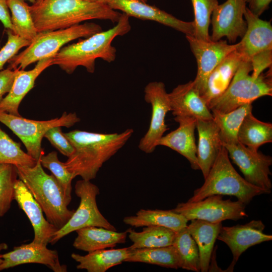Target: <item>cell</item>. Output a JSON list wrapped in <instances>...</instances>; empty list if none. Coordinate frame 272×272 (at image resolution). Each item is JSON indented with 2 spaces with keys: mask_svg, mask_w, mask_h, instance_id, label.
<instances>
[{
  "mask_svg": "<svg viewBox=\"0 0 272 272\" xmlns=\"http://www.w3.org/2000/svg\"><path fill=\"white\" fill-rule=\"evenodd\" d=\"M127 128L120 133H102L80 130L63 133L74 148L64 165L75 177L96 178L102 165L121 149L133 133Z\"/></svg>",
  "mask_w": 272,
  "mask_h": 272,
  "instance_id": "6da1fadb",
  "label": "cell"
},
{
  "mask_svg": "<svg viewBox=\"0 0 272 272\" xmlns=\"http://www.w3.org/2000/svg\"><path fill=\"white\" fill-rule=\"evenodd\" d=\"M29 9L38 33L67 28L94 19L117 23L122 14L104 3L84 0H43Z\"/></svg>",
  "mask_w": 272,
  "mask_h": 272,
  "instance_id": "7a4b0ae2",
  "label": "cell"
},
{
  "mask_svg": "<svg viewBox=\"0 0 272 272\" xmlns=\"http://www.w3.org/2000/svg\"><path fill=\"white\" fill-rule=\"evenodd\" d=\"M131 28L129 17L122 13L112 28L62 47L53 56L52 65H58L68 74H72L79 66L93 73L96 59L101 58L108 62L115 60L116 49L112 42L116 37L128 33Z\"/></svg>",
  "mask_w": 272,
  "mask_h": 272,
  "instance_id": "3957f363",
  "label": "cell"
},
{
  "mask_svg": "<svg viewBox=\"0 0 272 272\" xmlns=\"http://www.w3.org/2000/svg\"><path fill=\"white\" fill-rule=\"evenodd\" d=\"M16 166L19 179L30 191L47 220L58 230L63 227L75 211L68 209L71 199L66 196L55 177L44 171L39 159L33 167Z\"/></svg>",
  "mask_w": 272,
  "mask_h": 272,
  "instance_id": "277c9868",
  "label": "cell"
},
{
  "mask_svg": "<svg viewBox=\"0 0 272 272\" xmlns=\"http://www.w3.org/2000/svg\"><path fill=\"white\" fill-rule=\"evenodd\" d=\"M270 192L252 185L242 177L233 167L228 151L223 146L203 184L193 191L187 201H197L215 194L227 195L236 197L246 205L255 196Z\"/></svg>",
  "mask_w": 272,
  "mask_h": 272,
  "instance_id": "5b68a950",
  "label": "cell"
},
{
  "mask_svg": "<svg viewBox=\"0 0 272 272\" xmlns=\"http://www.w3.org/2000/svg\"><path fill=\"white\" fill-rule=\"evenodd\" d=\"M251 61L244 60L224 92L209 102L211 111L229 112L258 98L272 95L271 71L254 78Z\"/></svg>",
  "mask_w": 272,
  "mask_h": 272,
  "instance_id": "8992f818",
  "label": "cell"
},
{
  "mask_svg": "<svg viewBox=\"0 0 272 272\" xmlns=\"http://www.w3.org/2000/svg\"><path fill=\"white\" fill-rule=\"evenodd\" d=\"M102 31L94 23L86 22L71 27L38 33L30 45L9 61L8 69L24 70L31 63L54 56L65 44L80 38H87Z\"/></svg>",
  "mask_w": 272,
  "mask_h": 272,
  "instance_id": "52a82bcc",
  "label": "cell"
},
{
  "mask_svg": "<svg viewBox=\"0 0 272 272\" xmlns=\"http://www.w3.org/2000/svg\"><path fill=\"white\" fill-rule=\"evenodd\" d=\"M80 121V118L75 112H64L59 118L38 121L0 111V122L20 139L28 154L36 160L44 154L41 142L48 129L57 126L69 128Z\"/></svg>",
  "mask_w": 272,
  "mask_h": 272,
  "instance_id": "ba28073f",
  "label": "cell"
},
{
  "mask_svg": "<svg viewBox=\"0 0 272 272\" xmlns=\"http://www.w3.org/2000/svg\"><path fill=\"white\" fill-rule=\"evenodd\" d=\"M75 192L80 198L79 207L67 223L54 233L49 242L51 244L69 234L86 227L96 226L116 231L98 208L96 197L100 194V190L96 185L90 180H80L75 184Z\"/></svg>",
  "mask_w": 272,
  "mask_h": 272,
  "instance_id": "9c48e42d",
  "label": "cell"
},
{
  "mask_svg": "<svg viewBox=\"0 0 272 272\" xmlns=\"http://www.w3.org/2000/svg\"><path fill=\"white\" fill-rule=\"evenodd\" d=\"M245 206L238 200H225L222 195L215 194L197 201L179 203L172 210L188 221L198 219L217 223L226 220L237 221L247 217Z\"/></svg>",
  "mask_w": 272,
  "mask_h": 272,
  "instance_id": "30bf717a",
  "label": "cell"
},
{
  "mask_svg": "<svg viewBox=\"0 0 272 272\" xmlns=\"http://www.w3.org/2000/svg\"><path fill=\"white\" fill-rule=\"evenodd\" d=\"M145 101L151 106L152 113L149 128L140 141L138 147L147 154L153 153L159 140L169 128L165 123L168 112L171 111L168 93L161 82L149 83L144 89Z\"/></svg>",
  "mask_w": 272,
  "mask_h": 272,
  "instance_id": "8fae6325",
  "label": "cell"
},
{
  "mask_svg": "<svg viewBox=\"0 0 272 272\" xmlns=\"http://www.w3.org/2000/svg\"><path fill=\"white\" fill-rule=\"evenodd\" d=\"M228 151L229 158L236 165L249 183L260 188L271 191L272 184L269 175L272 157L260 151L252 150L243 145L223 146Z\"/></svg>",
  "mask_w": 272,
  "mask_h": 272,
  "instance_id": "7c38bea8",
  "label": "cell"
},
{
  "mask_svg": "<svg viewBox=\"0 0 272 272\" xmlns=\"http://www.w3.org/2000/svg\"><path fill=\"white\" fill-rule=\"evenodd\" d=\"M185 36L197 62V74L193 82L201 95L211 72L229 53L236 49L237 43L229 44L222 39L205 41L192 36Z\"/></svg>",
  "mask_w": 272,
  "mask_h": 272,
  "instance_id": "4fadbf2b",
  "label": "cell"
},
{
  "mask_svg": "<svg viewBox=\"0 0 272 272\" xmlns=\"http://www.w3.org/2000/svg\"><path fill=\"white\" fill-rule=\"evenodd\" d=\"M246 7L245 0H227L218 5L211 16V40L217 41L226 37L233 44L238 38H242L247 29L244 16Z\"/></svg>",
  "mask_w": 272,
  "mask_h": 272,
  "instance_id": "5bb4252c",
  "label": "cell"
},
{
  "mask_svg": "<svg viewBox=\"0 0 272 272\" xmlns=\"http://www.w3.org/2000/svg\"><path fill=\"white\" fill-rule=\"evenodd\" d=\"M114 10H119L129 17L155 21L184 33L194 36V24L181 20L154 6L140 0H99Z\"/></svg>",
  "mask_w": 272,
  "mask_h": 272,
  "instance_id": "9a60e30c",
  "label": "cell"
},
{
  "mask_svg": "<svg viewBox=\"0 0 272 272\" xmlns=\"http://www.w3.org/2000/svg\"><path fill=\"white\" fill-rule=\"evenodd\" d=\"M265 225L260 220L231 227H222L217 239L230 248L233 259L227 270L232 271L240 255L248 248L259 243L272 240L271 235L263 232Z\"/></svg>",
  "mask_w": 272,
  "mask_h": 272,
  "instance_id": "2e32d148",
  "label": "cell"
},
{
  "mask_svg": "<svg viewBox=\"0 0 272 272\" xmlns=\"http://www.w3.org/2000/svg\"><path fill=\"white\" fill-rule=\"evenodd\" d=\"M1 256L3 261L0 264V271L25 263H39L54 272L67 271V266L60 263L56 250L33 242L14 247L13 250Z\"/></svg>",
  "mask_w": 272,
  "mask_h": 272,
  "instance_id": "e0dca14e",
  "label": "cell"
},
{
  "mask_svg": "<svg viewBox=\"0 0 272 272\" xmlns=\"http://www.w3.org/2000/svg\"><path fill=\"white\" fill-rule=\"evenodd\" d=\"M172 114L191 117L196 120L213 119L208 104L193 82L178 85L168 93Z\"/></svg>",
  "mask_w": 272,
  "mask_h": 272,
  "instance_id": "ac0fdd59",
  "label": "cell"
},
{
  "mask_svg": "<svg viewBox=\"0 0 272 272\" xmlns=\"http://www.w3.org/2000/svg\"><path fill=\"white\" fill-rule=\"evenodd\" d=\"M244 16L247 29L236 49L245 60H250L260 52L272 50V26L269 21L260 19L247 7Z\"/></svg>",
  "mask_w": 272,
  "mask_h": 272,
  "instance_id": "d6986e66",
  "label": "cell"
},
{
  "mask_svg": "<svg viewBox=\"0 0 272 272\" xmlns=\"http://www.w3.org/2000/svg\"><path fill=\"white\" fill-rule=\"evenodd\" d=\"M15 199L33 227L34 236L32 242L47 246L58 229L44 218L41 207L20 179H17L15 185Z\"/></svg>",
  "mask_w": 272,
  "mask_h": 272,
  "instance_id": "ffe728a7",
  "label": "cell"
},
{
  "mask_svg": "<svg viewBox=\"0 0 272 272\" xmlns=\"http://www.w3.org/2000/svg\"><path fill=\"white\" fill-rule=\"evenodd\" d=\"M174 120L179 123V126L163 135L157 146H165L177 152L188 161L193 169L199 170L194 135L197 120L183 116H175Z\"/></svg>",
  "mask_w": 272,
  "mask_h": 272,
  "instance_id": "44dd1931",
  "label": "cell"
},
{
  "mask_svg": "<svg viewBox=\"0 0 272 272\" xmlns=\"http://www.w3.org/2000/svg\"><path fill=\"white\" fill-rule=\"evenodd\" d=\"M52 57L39 60L33 69L17 70L10 91L0 103V111L20 116L19 105L26 94L34 87L37 77L48 67L52 65Z\"/></svg>",
  "mask_w": 272,
  "mask_h": 272,
  "instance_id": "7402d4cb",
  "label": "cell"
},
{
  "mask_svg": "<svg viewBox=\"0 0 272 272\" xmlns=\"http://www.w3.org/2000/svg\"><path fill=\"white\" fill-rule=\"evenodd\" d=\"M196 128L198 134L197 162L199 170L206 178L223 146L213 118L197 120Z\"/></svg>",
  "mask_w": 272,
  "mask_h": 272,
  "instance_id": "603a6c76",
  "label": "cell"
},
{
  "mask_svg": "<svg viewBox=\"0 0 272 272\" xmlns=\"http://www.w3.org/2000/svg\"><path fill=\"white\" fill-rule=\"evenodd\" d=\"M245 60L236 50L229 53L214 69L208 77L201 96L207 104L227 89L242 62Z\"/></svg>",
  "mask_w": 272,
  "mask_h": 272,
  "instance_id": "cb8c5ba5",
  "label": "cell"
},
{
  "mask_svg": "<svg viewBox=\"0 0 272 272\" xmlns=\"http://www.w3.org/2000/svg\"><path fill=\"white\" fill-rule=\"evenodd\" d=\"M76 232L77 236L74 241L73 246L88 252L112 248L117 244L124 243L127 235L126 231L118 232L96 226L84 227Z\"/></svg>",
  "mask_w": 272,
  "mask_h": 272,
  "instance_id": "d4e9b609",
  "label": "cell"
},
{
  "mask_svg": "<svg viewBox=\"0 0 272 272\" xmlns=\"http://www.w3.org/2000/svg\"><path fill=\"white\" fill-rule=\"evenodd\" d=\"M222 227V222L213 223L198 219L191 220L187 226L198 247L202 272L209 271L214 244Z\"/></svg>",
  "mask_w": 272,
  "mask_h": 272,
  "instance_id": "484cf974",
  "label": "cell"
},
{
  "mask_svg": "<svg viewBox=\"0 0 272 272\" xmlns=\"http://www.w3.org/2000/svg\"><path fill=\"white\" fill-rule=\"evenodd\" d=\"M123 223L135 227L159 226L175 232L187 227L188 220L172 210H140L135 216L124 218Z\"/></svg>",
  "mask_w": 272,
  "mask_h": 272,
  "instance_id": "4316f807",
  "label": "cell"
},
{
  "mask_svg": "<svg viewBox=\"0 0 272 272\" xmlns=\"http://www.w3.org/2000/svg\"><path fill=\"white\" fill-rule=\"evenodd\" d=\"M129 248L100 249L88 252L85 255L73 253L71 257L78 262L77 268L88 272H105L110 268L125 262Z\"/></svg>",
  "mask_w": 272,
  "mask_h": 272,
  "instance_id": "83f0119b",
  "label": "cell"
},
{
  "mask_svg": "<svg viewBox=\"0 0 272 272\" xmlns=\"http://www.w3.org/2000/svg\"><path fill=\"white\" fill-rule=\"evenodd\" d=\"M239 143L257 151L260 146L272 142V124L257 119L252 113L244 118L237 133Z\"/></svg>",
  "mask_w": 272,
  "mask_h": 272,
  "instance_id": "f1b7e54d",
  "label": "cell"
},
{
  "mask_svg": "<svg viewBox=\"0 0 272 272\" xmlns=\"http://www.w3.org/2000/svg\"><path fill=\"white\" fill-rule=\"evenodd\" d=\"M252 110V103H248L227 113L211 111L223 146L238 143L237 133L239 127L245 116Z\"/></svg>",
  "mask_w": 272,
  "mask_h": 272,
  "instance_id": "f546056e",
  "label": "cell"
},
{
  "mask_svg": "<svg viewBox=\"0 0 272 272\" xmlns=\"http://www.w3.org/2000/svg\"><path fill=\"white\" fill-rule=\"evenodd\" d=\"M125 262H143L174 269L180 268L179 259L172 245L160 247L129 248Z\"/></svg>",
  "mask_w": 272,
  "mask_h": 272,
  "instance_id": "4dcf8cb0",
  "label": "cell"
},
{
  "mask_svg": "<svg viewBox=\"0 0 272 272\" xmlns=\"http://www.w3.org/2000/svg\"><path fill=\"white\" fill-rule=\"evenodd\" d=\"M126 231L128 238L133 243L129 247L131 249L171 245L176 234L173 230L159 226H146L141 232L131 228Z\"/></svg>",
  "mask_w": 272,
  "mask_h": 272,
  "instance_id": "1f68e13d",
  "label": "cell"
},
{
  "mask_svg": "<svg viewBox=\"0 0 272 272\" xmlns=\"http://www.w3.org/2000/svg\"><path fill=\"white\" fill-rule=\"evenodd\" d=\"M172 245L178 255L180 268L196 272L200 271L198 247L187 227L176 232Z\"/></svg>",
  "mask_w": 272,
  "mask_h": 272,
  "instance_id": "d6a6232c",
  "label": "cell"
},
{
  "mask_svg": "<svg viewBox=\"0 0 272 272\" xmlns=\"http://www.w3.org/2000/svg\"><path fill=\"white\" fill-rule=\"evenodd\" d=\"M7 3L12 13L13 32L31 42L38 32L33 22L29 6L24 0H7Z\"/></svg>",
  "mask_w": 272,
  "mask_h": 272,
  "instance_id": "836d02e7",
  "label": "cell"
},
{
  "mask_svg": "<svg viewBox=\"0 0 272 272\" xmlns=\"http://www.w3.org/2000/svg\"><path fill=\"white\" fill-rule=\"evenodd\" d=\"M37 161L24 152L20 144L14 141L0 127V164L33 167Z\"/></svg>",
  "mask_w": 272,
  "mask_h": 272,
  "instance_id": "e575fe53",
  "label": "cell"
},
{
  "mask_svg": "<svg viewBox=\"0 0 272 272\" xmlns=\"http://www.w3.org/2000/svg\"><path fill=\"white\" fill-rule=\"evenodd\" d=\"M194 16V35L205 41L211 40L209 26L212 13L219 5L218 0H191Z\"/></svg>",
  "mask_w": 272,
  "mask_h": 272,
  "instance_id": "d590c367",
  "label": "cell"
},
{
  "mask_svg": "<svg viewBox=\"0 0 272 272\" xmlns=\"http://www.w3.org/2000/svg\"><path fill=\"white\" fill-rule=\"evenodd\" d=\"M18 177L15 165L0 164V217L8 212L15 199V185Z\"/></svg>",
  "mask_w": 272,
  "mask_h": 272,
  "instance_id": "8d00e7d4",
  "label": "cell"
},
{
  "mask_svg": "<svg viewBox=\"0 0 272 272\" xmlns=\"http://www.w3.org/2000/svg\"><path fill=\"white\" fill-rule=\"evenodd\" d=\"M39 160L42 166L51 172L61 186L66 196L72 199V181L75 177L67 170L64 163L59 160L57 152L52 151L46 155L43 154Z\"/></svg>",
  "mask_w": 272,
  "mask_h": 272,
  "instance_id": "74e56055",
  "label": "cell"
},
{
  "mask_svg": "<svg viewBox=\"0 0 272 272\" xmlns=\"http://www.w3.org/2000/svg\"><path fill=\"white\" fill-rule=\"evenodd\" d=\"M8 41L0 50V70L5 64L16 55L19 50L29 46L31 42L14 34L12 31L7 30Z\"/></svg>",
  "mask_w": 272,
  "mask_h": 272,
  "instance_id": "f35d334b",
  "label": "cell"
},
{
  "mask_svg": "<svg viewBox=\"0 0 272 272\" xmlns=\"http://www.w3.org/2000/svg\"><path fill=\"white\" fill-rule=\"evenodd\" d=\"M44 137L61 154L69 157L74 152V148L62 132L61 126H54L48 129Z\"/></svg>",
  "mask_w": 272,
  "mask_h": 272,
  "instance_id": "ab89813d",
  "label": "cell"
},
{
  "mask_svg": "<svg viewBox=\"0 0 272 272\" xmlns=\"http://www.w3.org/2000/svg\"><path fill=\"white\" fill-rule=\"evenodd\" d=\"M271 52L272 50L265 51L254 55L251 58L252 67L251 75L254 78H257L265 69L271 66Z\"/></svg>",
  "mask_w": 272,
  "mask_h": 272,
  "instance_id": "60d3db41",
  "label": "cell"
},
{
  "mask_svg": "<svg viewBox=\"0 0 272 272\" xmlns=\"http://www.w3.org/2000/svg\"><path fill=\"white\" fill-rule=\"evenodd\" d=\"M18 69H7L0 71V103L3 96L8 93L14 83Z\"/></svg>",
  "mask_w": 272,
  "mask_h": 272,
  "instance_id": "b9f144b4",
  "label": "cell"
},
{
  "mask_svg": "<svg viewBox=\"0 0 272 272\" xmlns=\"http://www.w3.org/2000/svg\"><path fill=\"white\" fill-rule=\"evenodd\" d=\"M272 0H245L248 9L254 15L259 17L267 10Z\"/></svg>",
  "mask_w": 272,
  "mask_h": 272,
  "instance_id": "7bdbcfd3",
  "label": "cell"
},
{
  "mask_svg": "<svg viewBox=\"0 0 272 272\" xmlns=\"http://www.w3.org/2000/svg\"><path fill=\"white\" fill-rule=\"evenodd\" d=\"M0 21L5 28L13 31L11 18L7 0H0Z\"/></svg>",
  "mask_w": 272,
  "mask_h": 272,
  "instance_id": "ee69618b",
  "label": "cell"
},
{
  "mask_svg": "<svg viewBox=\"0 0 272 272\" xmlns=\"http://www.w3.org/2000/svg\"><path fill=\"white\" fill-rule=\"evenodd\" d=\"M8 248V246L6 243H0V264L3 261V259L2 258L1 252L2 250L7 249Z\"/></svg>",
  "mask_w": 272,
  "mask_h": 272,
  "instance_id": "f6af8a7d",
  "label": "cell"
},
{
  "mask_svg": "<svg viewBox=\"0 0 272 272\" xmlns=\"http://www.w3.org/2000/svg\"><path fill=\"white\" fill-rule=\"evenodd\" d=\"M84 1H88L90 2H98L99 3V0H84Z\"/></svg>",
  "mask_w": 272,
  "mask_h": 272,
  "instance_id": "bcb514c9",
  "label": "cell"
},
{
  "mask_svg": "<svg viewBox=\"0 0 272 272\" xmlns=\"http://www.w3.org/2000/svg\"><path fill=\"white\" fill-rule=\"evenodd\" d=\"M27 1L30 2L33 4H34L35 3H36V0H27Z\"/></svg>",
  "mask_w": 272,
  "mask_h": 272,
  "instance_id": "7dc6e473",
  "label": "cell"
},
{
  "mask_svg": "<svg viewBox=\"0 0 272 272\" xmlns=\"http://www.w3.org/2000/svg\"><path fill=\"white\" fill-rule=\"evenodd\" d=\"M43 0H36V3H39L42 2Z\"/></svg>",
  "mask_w": 272,
  "mask_h": 272,
  "instance_id": "c3c4849f",
  "label": "cell"
},
{
  "mask_svg": "<svg viewBox=\"0 0 272 272\" xmlns=\"http://www.w3.org/2000/svg\"><path fill=\"white\" fill-rule=\"evenodd\" d=\"M144 3H147V0H140Z\"/></svg>",
  "mask_w": 272,
  "mask_h": 272,
  "instance_id": "681fc988",
  "label": "cell"
}]
</instances>
